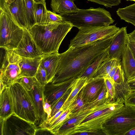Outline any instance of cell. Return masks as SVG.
Returning a JSON list of instances; mask_svg holds the SVG:
<instances>
[{"mask_svg":"<svg viewBox=\"0 0 135 135\" xmlns=\"http://www.w3.org/2000/svg\"><path fill=\"white\" fill-rule=\"evenodd\" d=\"M114 35L75 48H68L60 54L59 64L51 83L78 78L97 57L108 50Z\"/></svg>","mask_w":135,"mask_h":135,"instance_id":"6da1fadb","label":"cell"},{"mask_svg":"<svg viewBox=\"0 0 135 135\" xmlns=\"http://www.w3.org/2000/svg\"><path fill=\"white\" fill-rule=\"evenodd\" d=\"M73 26L65 21L47 24H36L29 31L43 54L58 52L65 37Z\"/></svg>","mask_w":135,"mask_h":135,"instance_id":"7a4b0ae2","label":"cell"},{"mask_svg":"<svg viewBox=\"0 0 135 135\" xmlns=\"http://www.w3.org/2000/svg\"><path fill=\"white\" fill-rule=\"evenodd\" d=\"M61 15L65 21L70 22L79 29L107 26L114 21L109 12L100 7L79 9L75 13Z\"/></svg>","mask_w":135,"mask_h":135,"instance_id":"3957f363","label":"cell"},{"mask_svg":"<svg viewBox=\"0 0 135 135\" xmlns=\"http://www.w3.org/2000/svg\"><path fill=\"white\" fill-rule=\"evenodd\" d=\"M115 102L108 99L107 89L103 88L95 100L86 104L80 111L71 113L70 119L64 124L55 135H71L75 128L88 116L96 111L109 107Z\"/></svg>","mask_w":135,"mask_h":135,"instance_id":"277c9868","label":"cell"},{"mask_svg":"<svg viewBox=\"0 0 135 135\" xmlns=\"http://www.w3.org/2000/svg\"><path fill=\"white\" fill-rule=\"evenodd\" d=\"M9 88L14 113L21 118L35 124L38 121V117L28 91L17 82L10 86Z\"/></svg>","mask_w":135,"mask_h":135,"instance_id":"5b68a950","label":"cell"},{"mask_svg":"<svg viewBox=\"0 0 135 135\" xmlns=\"http://www.w3.org/2000/svg\"><path fill=\"white\" fill-rule=\"evenodd\" d=\"M123 98H118L111 106L91 114L77 127L71 135L83 132H96L102 130L105 122L117 114L124 105Z\"/></svg>","mask_w":135,"mask_h":135,"instance_id":"8992f818","label":"cell"},{"mask_svg":"<svg viewBox=\"0 0 135 135\" xmlns=\"http://www.w3.org/2000/svg\"><path fill=\"white\" fill-rule=\"evenodd\" d=\"M135 127V106L124 104L121 110L107 120L102 130L106 135H125Z\"/></svg>","mask_w":135,"mask_h":135,"instance_id":"52a82bcc","label":"cell"},{"mask_svg":"<svg viewBox=\"0 0 135 135\" xmlns=\"http://www.w3.org/2000/svg\"><path fill=\"white\" fill-rule=\"evenodd\" d=\"M0 47L13 51L23 35L24 29L18 25L6 13L0 9Z\"/></svg>","mask_w":135,"mask_h":135,"instance_id":"ba28073f","label":"cell"},{"mask_svg":"<svg viewBox=\"0 0 135 135\" xmlns=\"http://www.w3.org/2000/svg\"><path fill=\"white\" fill-rule=\"evenodd\" d=\"M120 28L115 25L79 29L70 41L69 49H74L114 35Z\"/></svg>","mask_w":135,"mask_h":135,"instance_id":"9c48e42d","label":"cell"},{"mask_svg":"<svg viewBox=\"0 0 135 135\" xmlns=\"http://www.w3.org/2000/svg\"><path fill=\"white\" fill-rule=\"evenodd\" d=\"M6 51L0 69V79L5 87H9L19 79L21 72L19 64L22 60V57L13 50Z\"/></svg>","mask_w":135,"mask_h":135,"instance_id":"30bf717a","label":"cell"},{"mask_svg":"<svg viewBox=\"0 0 135 135\" xmlns=\"http://www.w3.org/2000/svg\"><path fill=\"white\" fill-rule=\"evenodd\" d=\"M1 135H35L37 128L30 122L13 113L0 121Z\"/></svg>","mask_w":135,"mask_h":135,"instance_id":"8fae6325","label":"cell"},{"mask_svg":"<svg viewBox=\"0 0 135 135\" xmlns=\"http://www.w3.org/2000/svg\"><path fill=\"white\" fill-rule=\"evenodd\" d=\"M22 57L32 58L43 54L33 40L29 31L24 28L22 37L17 47L13 51Z\"/></svg>","mask_w":135,"mask_h":135,"instance_id":"7c38bea8","label":"cell"},{"mask_svg":"<svg viewBox=\"0 0 135 135\" xmlns=\"http://www.w3.org/2000/svg\"><path fill=\"white\" fill-rule=\"evenodd\" d=\"M0 9L7 13L19 26L29 30L22 0H15L9 4L0 2Z\"/></svg>","mask_w":135,"mask_h":135,"instance_id":"4fadbf2b","label":"cell"},{"mask_svg":"<svg viewBox=\"0 0 135 135\" xmlns=\"http://www.w3.org/2000/svg\"><path fill=\"white\" fill-rule=\"evenodd\" d=\"M44 86L37 81L32 89L28 91L33 103L38 117L37 123L39 128L46 127L47 116L44 109Z\"/></svg>","mask_w":135,"mask_h":135,"instance_id":"5bb4252c","label":"cell"},{"mask_svg":"<svg viewBox=\"0 0 135 135\" xmlns=\"http://www.w3.org/2000/svg\"><path fill=\"white\" fill-rule=\"evenodd\" d=\"M76 79L59 83H48L44 87L45 100L51 106L72 86Z\"/></svg>","mask_w":135,"mask_h":135,"instance_id":"9a60e30c","label":"cell"},{"mask_svg":"<svg viewBox=\"0 0 135 135\" xmlns=\"http://www.w3.org/2000/svg\"><path fill=\"white\" fill-rule=\"evenodd\" d=\"M127 27H122L114 35L107 50L109 58L121 61L127 44Z\"/></svg>","mask_w":135,"mask_h":135,"instance_id":"2e32d148","label":"cell"},{"mask_svg":"<svg viewBox=\"0 0 135 135\" xmlns=\"http://www.w3.org/2000/svg\"><path fill=\"white\" fill-rule=\"evenodd\" d=\"M105 83L103 78L88 80L81 90L86 104L94 101L98 97L103 90Z\"/></svg>","mask_w":135,"mask_h":135,"instance_id":"e0dca14e","label":"cell"},{"mask_svg":"<svg viewBox=\"0 0 135 135\" xmlns=\"http://www.w3.org/2000/svg\"><path fill=\"white\" fill-rule=\"evenodd\" d=\"M60 60L58 52L43 54L41 64L45 70L47 83L51 82L54 78Z\"/></svg>","mask_w":135,"mask_h":135,"instance_id":"ac0fdd59","label":"cell"},{"mask_svg":"<svg viewBox=\"0 0 135 135\" xmlns=\"http://www.w3.org/2000/svg\"><path fill=\"white\" fill-rule=\"evenodd\" d=\"M116 99L124 97L130 90L126 78L124 71L119 65L113 77Z\"/></svg>","mask_w":135,"mask_h":135,"instance_id":"d6986e66","label":"cell"},{"mask_svg":"<svg viewBox=\"0 0 135 135\" xmlns=\"http://www.w3.org/2000/svg\"><path fill=\"white\" fill-rule=\"evenodd\" d=\"M41 56L32 58L22 57V60L19 64L21 72L19 79L23 76H35L41 64Z\"/></svg>","mask_w":135,"mask_h":135,"instance_id":"ffe728a7","label":"cell"},{"mask_svg":"<svg viewBox=\"0 0 135 135\" xmlns=\"http://www.w3.org/2000/svg\"><path fill=\"white\" fill-rule=\"evenodd\" d=\"M121 62L127 81L135 79V59L127 44L122 55Z\"/></svg>","mask_w":135,"mask_h":135,"instance_id":"44dd1931","label":"cell"},{"mask_svg":"<svg viewBox=\"0 0 135 135\" xmlns=\"http://www.w3.org/2000/svg\"><path fill=\"white\" fill-rule=\"evenodd\" d=\"M14 113L9 87H6L0 93V121L4 120Z\"/></svg>","mask_w":135,"mask_h":135,"instance_id":"7402d4cb","label":"cell"},{"mask_svg":"<svg viewBox=\"0 0 135 135\" xmlns=\"http://www.w3.org/2000/svg\"><path fill=\"white\" fill-rule=\"evenodd\" d=\"M75 0H51V7L53 12L61 15L74 14L79 9L74 3Z\"/></svg>","mask_w":135,"mask_h":135,"instance_id":"603a6c76","label":"cell"},{"mask_svg":"<svg viewBox=\"0 0 135 135\" xmlns=\"http://www.w3.org/2000/svg\"><path fill=\"white\" fill-rule=\"evenodd\" d=\"M88 81V78L85 76L78 78L75 79L71 92L61 108L64 111L71 107L80 92Z\"/></svg>","mask_w":135,"mask_h":135,"instance_id":"cb8c5ba5","label":"cell"},{"mask_svg":"<svg viewBox=\"0 0 135 135\" xmlns=\"http://www.w3.org/2000/svg\"><path fill=\"white\" fill-rule=\"evenodd\" d=\"M109 59L107 51L102 53L95 58L84 71L78 76V78L85 76L89 80L93 79L97 69L101 64Z\"/></svg>","mask_w":135,"mask_h":135,"instance_id":"d4e9b609","label":"cell"},{"mask_svg":"<svg viewBox=\"0 0 135 135\" xmlns=\"http://www.w3.org/2000/svg\"><path fill=\"white\" fill-rule=\"evenodd\" d=\"M121 61L114 59H109L102 63L97 69L93 79L107 78L113 68Z\"/></svg>","mask_w":135,"mask_h":135,"instance_id":"484cf974","label":"cell"},{"mask_svg":"<svg viewBox=\"0 0 135 135\" xmlns=\"http://www.w3.org/2000/svg\"><path fill=\"white\" fill-rule=\"evenodd\" d=\"M116 12L121 20L135 26V3L124 8H119Z\"/></svg>","mask_w":135,"mask_h":135,"instance_id":"4316f807","label":"cell"},{"mask_svg":"<svg viewBox=\"0 0 135 135\" xmlns=\"http://www.w3.org/2000/svg\"><path fill=\"white\" fill-rule=\"evenodd\" d=\"M22 0L24 11L29 30L36 24L35 15V1L34 0Z\"/></svg>","mask_w":135,"mask_h":135,"instance_id":"83f0119b","label":"cell"},{"mask_svg":"<svg viewBox=\"0 0 135 135\" xmlns=\"http://www.w3.org/2000/svg\"><path fill=\"white\" fill-rule=\"evenodd\" d=\"M34 5L36 24H45L48 10L46 8L45 1L38 2H35Z\"/></svg>","mask_w":135,"mask_h":135,"instance_id":"f1b7e54d","label":"cell"},{"mask_svg":"<svg viewBox=\"0 0 135 135\" xmlns=\"http://www.w3.org/2000/svg\"><path fill=\"white\" fill-rule=\"evenodd\" d=\"M70 114L69 109L65 110L56 120L46 127L55 135L64 124L70 119Z\"/></svg>","mask_w":135,"mask_h":135,"instance_id":"f546056e","label":"cell"},{"mask_svg":"<svg viewBox=\"0 0 135 135\" xmlns=\"http://www.w3.org/2000/svg\"><path fill=\"white\" fill-rule=\"evenodd\" d=\"M73 84L72 86L51 106V110L50 118L53 116L61 108L71 92Z\"/></svg>","mask_w":135,"mask_h":135,"instance_id":"4dcf8cb0","label":"cell"},{"mask_svg":"<svg viewBox=\"0 0 135 135\" xmlns=\"http://www.w3.org/2000/svg\"><path fill=\"white\" fill-rule=\"evenodd\" d=\"M86 104L81 90L74 102L69 109L70 113L80 111L83 108Z\"/></svg>","mask_w":135,"mask_h":135,"instance_id":"1f68e13d","label":"cell"},{"mask_svg":"<svg viewBox=\"0 0 135 135\" xmlns=\"http://www.w3.org/2000/svg\"><path fill=\"white\" fill-rule=\"evenodd\" d=\"M37 81L34 77L23 76L19 78L17 81L28 91L31 90Z\"/></svg>","mask_w":135,"mask_h":135,"instance_id":"d6a6232c","label":"cell"},{"mask_svg":"<svg viewBox=\"0 0 135 135\" xmlns=\"http://www.w3.org/2000/svg\"><path fill=\"white\" fill-rule=\"evenodd\" d=\"M34 77L38 83L42 86H44L48 83L46 71L41 64Z\"/></svg>","mask_w":135,"mask_h":135,"instance_id":"836d02e7","label":"cell"},{"mask_svg":"<svg viewBox=\"0 0 135 135\" xmlns=\"http://www.w3.org/2000/svg\"><path fill=\"white\" fill-rule=\"evenodd\" d=\"M64 21H65L61 15L57 14L53 12L47 10L46 19L45 24L55 22H61Z\"/></svg>","mask_w":135,"mask_h":135,"instance_id":"e575fe53","label":"cell"},{"mask_svg":"<svg viewBox=\"0 0 135 135\" xmlns=\"http://www.w3.org/2000/svg\"><path fill=\"white\" fill-rule=\"evenodd\" d=\"M109 98L112 101H115V93L114 86L108 78L104 79Z\"/></svg>","mask_w":135,"mask_h":135,"instance_id":"d590c367","label":"cell"},{"mask_svg":"<svg viewBox=\"0 0 135 135\" xmlns=\"http://www.w3.org/2000/svg\"><path fill=\"white\" fill-rule=\"evenodd\" d=\"M88 1L102 5L106 7L112 8L113 6L118 5L121 0H87Z\"/></svg>","mask_w":135,"mask_h":135,"instance_id":"8d00e7d4","label":"cell"},{"mask_svg":"<svg viewBox=\"0 0 135 135\" xmlns=\"http://www.w3.org/2000/svg\"><path fill=\"white\" fill-rule=\"evenodd\" d=\"M124 99V104L135 106V91H130Z\"/></svg>","mask_w":135,"mask_h":135,"instance_id":"74e56055","label":"cell"},{"mask_svg":"<svg viewBox=\"0 0 135 135\" xmlns=\"http://www.w3.org/2000/svg\"><path fill=\"white\" fill-rule=\"evenodd\" d=\"M50 134H53L46 127L37 128L35 134V135Z\"/></svg>","mask_w":135,"mask_h":135,"instance_id":"f35d334b","label":"cell"},{"mask_svg":"<svg viewBox=\"0 0 135 135\" xmlns=\"http://www.w3.org/2000/svg\"><path fill=\"white\" fill-rule=\"evenodd\" d=\"M127 45L135 59V40L129 37L128 36Z\"/></svg>","mask_w":135,"mask_h":135,"instance_id":"ab89813d","label":"cell"},{"mask_svg":"<svg viewBox=\"0 0 135 135\" xmlns=\"http://www.w3.org/2000/svg\"><path fill=\"white\" fill-rule=\"evenodd\" d=\"M121 64L119 63L115 65L111 70L108 74L107 78H108L112 84L114 86L113 77L119 65Z\"/></svg>","mask_w":135,"mask_h":135,"instance_id":"60d3db41","label":"cell"},{"mask_svg":"<svg viewBox=\"0 0 135 135\" xmlns=\"http://www.w3.org/2000/svg\"><path fill=\"white\" fill-rule=\"evenodd\" d=\"M64 111V110L62 108H61L53 116L48 120L46 123V127L54 122L61 115Z\"/></svg>","mask_w":135,"mask_h":135,"instance_id":"b9f144b4","label":"cell"},{"mask_svg":"<svg viewBox=\"0 0 135 135\" xmlns=\"http://www.w3.org/2000/svg\"><path fill=\"white\" fill-rule=\"evenodd\" d=\"M76 135H106L102 130L93 132H83L76 134Z\"/></svg>","mask_w":135,"mask_h":135,"instance_id":"7bdbcfd3","label":"cell"},{"mask_svg":"<svg viewBox=\"0 0 135 135\" xmlns=\"http://www.w3.org/2000/svg\"><path fill=\"white\" fill-rule=\"evenodd\" d=\"M127 82L130 90L135 91V79L127 81Z\"/></svg>","mask_w":135,"mask_h":135,"instance_id":"ee69618b","label":"cell"},{"mask_svg":"<svg viewBox=\"0 0 135 135\" xmlns=\"http://www.w3.org/2000/svg\"><path fill=\"white\" fill-rule=\"evenodd\" d=\"M125 135H135V127L129 131Z\"/></svg>","mask_w":135,"mask_h":135,"instance_id":"f6af8a7d","label":"cell"},{"mask_svg":"<svg viewBox=\"0 0 135 135\" xmlns=\"http://www.w3.org/2000/svg\"><path fill=\"white\" fill-rule=\"evenodd\" d=\"M128 36L129 37L135 40V30L131 33L128 34Z\"/></svg>","mask_w":135,"mask_h":135,"instance_id":"bcb514c9","label":"cell"},{"mask_svg":"<svg viewBox=\"0 0 135 135\" xmlns=\"http://www.w3.org/2000/svg\"><path fill=\"white\" fill-rule=\"evenodd\" d=\"M5 3L7 4H9L13 2L15 0H3Z\"/></svg>","mask_w":135,"mask_h":135,"instance_id":"7dc6e473","label":"cell"},{"mask_svg":"<svg viewBox=\"0 0 135 135\" xmlns=\"http://www.w3.org/2000/svg\"><path fill=\"white\" fill-rule=\"evenodd\" d=\"M34 1L35 2H38L45 1V0H34Z\"/></svg>","mask_w":135,"mask_h":135,"instance_id":"c3c4849f","label":"cell"},{"mask_svg":"<svg viewBox=\"0 0 135 135\" xmlns=\"http://www.w3.org/2000/svg\"><path fill=\"white\" fill-rule=\"evenodd\" d=\"M127 0V1L129 0V1H133L135 2V0Z\"/></svg>","mask_w":135,"mask_h":135,"instance_id":"681fc988","label":"cell"}]
</instances>
